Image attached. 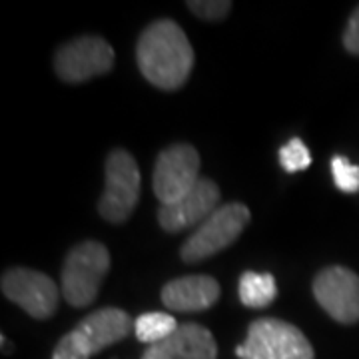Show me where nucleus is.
Instances as JSON below:
<instances>
[{"instance_id":"nucleus-1","label":"nucleus","mask_w":359,"mask_h":359,"mask_svg":"<svg viewBox=\"0 0 359 359\" xmlns=\"http://www.w3.org/2000/svg\"><path fill=\"white\" fill-rule=\"evenodd\" d=\"M140 72L156 88L184 86L194 68V48L174 20H156L142 32L136 46Z\"/></svg>"},{"instance_id":"nucleus-2","label":"nucleus","mask_w":359,"mask_h":359,"mask_svg":"<svg viewBox=\"0 0 359 359\" xmlns=\"http://www.w3.org/2000/svg\"><path fill=\"white\" fill-rule=\"evenodd\" d=\"M128 311L120 308H102L92 311L56 346L52 359H90L94 353L126 339L134 332Z\"/></svg>"},{"instance_id":"nucleus-3","label":"nucleus","mask_w":359,"mask_h":359,"mask_svg":"<svg viewBox=\"0 0 359 359\" xmlns=\"http://www.w3.org/2000/svg\"><path fill=\"white\" fill-rule=\"evenodd\" d=\"M240 359H313V347L295 325L276 318L256 320L244 344L236 347Z\"/></svg>"},{"instance_id":"nucleus-4","label":"nucleus","mask_w":359,"mask_h":359,"mask_svg":"<svg viewBox=\"0 0 359 359\" xmlns=\"http://www.w3.org/2000/svg\"><path fill=\"white\" fill-rule=\"evenodd\" d=\"M110 269V254L100 242H82L66 256L62 268V295L74 308L90 306Z\"/></svg>"},{"instance_id":"nucleus-5","label":"nucleus","mask_w":359,"mask_h":359,"mask_svg":"<svg viewBox=\"0 0 359 359\" xmlns=\"http://www.w3.org/2000/svg\"><path fill=\"white\" fill-rule=\"evenodd\" d=\"M250 208L240 202L219 205L186 240L180 250V256L188 264H196L218 254L240 238V233L250 224Z\"/></svg>"},{"instance_id":"nucleus-6","label":"nucleus","mask_w":359,"mask_h":359,"mask_svg":"<svg viewBox=\"0 0 359 359\" xmlns=\"http://www.w3.org/2000/svg\"><path fill=\"white\" fill-rule=\"evenodd\" d=\"M140 198V168L126 150H114L106 160V188L100 198V216L122 224L132 216Z\"/></svg>"},{"instance_id":"nucleus-7","label":"nucleus","mask_w":359,"mask_h":359,"mask_svg":"<svg viewBox=\"0 0 359 359\" xmlns=\"http://www.w3.org/2000/svg\"><path fill=\"white\" fill-rule=\"evenodd\" d=\"M200 156L190 144H174L160 152L154 168V194L160 204H176L200 182Z\"/></svg>"},{"instance_id":"nucleus-8","label":"nucleus","mask_w":359,"mask_h":359,"mask_svg":"<svg viewBox=\"0 0 359 359\" xmlns=\"http://www.w3.org/2000/svg\"><path fill=\"white\" fill-rule=\"evenodd\" d=\"M114 66V48L100 36H80L60 46L54 58L56 74L65 82H84L102 76Z\"/></svg>"},{"instance_id":"nucleus-9","label":"nucleus","mask_w":359,"mask_h":359,"mask_svg":"<svg viewBox=\"0 0 359 359\" xmlns=\"http://www.w3.org/2000/svg\"><path fill=\"white\" fill-rule=\"evenodd\" d=\"M2 294L36 320L52 318L60 302L54 280L26 268H13L2 276Z\"/></svg>"},{"instance_id":"nucleus-10","label":"nucleus","mask_w":359,"mask_h":359,"mask_svg":"<svg viewBox=\"0 0 359 359\" xmlns=\"http://www.w3.org/2000/svg\"><path fill=\"white\" fill-rule=\"evenodd\" d=\"M313 295L339 323L359 321V276L344 266L321 269L313 280Z\"/></svg>"},{"instance_id":"nucleus-11","label":"nucleus","mask_w":359,"mask_h":359,"mask_svg":"<svg viewBox=\"0 0 359 359\" xmlns=\"http://www.w3.org/2000/svg\"><path fill=\"white\" fill-rule=\"evenodd\" d=\"M219 188L210 178H202L192 192L186 194L176 204L160 205L158 222L168 233L200 226L219 208Z\"/></svg>"},{"instance_id":"nucleus-12","label":"nucleus","mask_w":359,"mask_h":359,"mask_svg":"<svg viewBox=\"0 0 359 359\" xmlns=\"http://www.w3.org/2000/svg\"><path fill=\"white\" fill-rule=\"evenodd\" d=\"M142 359H218V346L208 327L184 323L168 339L148 347Z\"/></svg>"},{"instance_id":"nucleus-13","label":"nucleus","mask_w":359,"mask_h":359,"mask_svg":"<svg viewBox=\"0 0 359 359\" xmlns=\"http://www.w3.org/2000/svg\"><path fill=\"white\" fill-rule=\"evenodd\" d=\"M219 299V283L210 276H186L168 282L162 290V302L172 311H204Z\"/></svg>"},{"instance_id":"nucleus-14","label":"nucleus","mask_w":359,"mask_h":359,"mask_svg":"<svg viewBox=\"0 0 359 359\" xmlns=\"http://www.w3.org/2000/svg\"><path fill=\"white\" fill-rule=\"evenodd\" d=\"M238 294L242 304L252 309L268 308L278 295V285L271 273H257V271H245L240 278Z\"/></svg>"},{"instance_id":"nucleus-15","label":"nucleus","mask_w":359,"mask_h":359,"mask_svg":"<svg viewBox=\"0 0 359 359\" xmlns=\"http://www.w3.org/2000/svg\"><path fill=\"white\" fill-rule=\"evenodd\" d=\"M178 321L170 313L162 311H152V313H144L134 323V334L140 339L142 344H150L156 346L160 341L168 339L170 335L178 330Z\"/></svg>"},{"instance_id":"nucleus-16","label":"nucleus","mask_w":359,"mask_h":359,"mask_svg":"<svg viewBox=\"0 0 359 359\" xmlns=\"http://www.w3.org/2000/svg\"><path fill=\"white\" fill-rule=\"evenodd\" d=\"M280 164L285 172L294 174L311 166V154L302 138H292L280 148Z\"/></svg>"},{"instance_id":"nucleus-17","label":"nucleus","mask_w":359,"mask_h":359,"mask_svg":"<svg viewBox=\"0 0 359 359\" xmlns=\"http://www.w3.org/2000/svg\"><path fill=\"white\" fill-rule=\"evenodd\" d=\"M332 174H334L335 186L341 192H359V166L351 164L346 156H334V160H332Z\"/></svg>"},{"instance_id":"nucleus-18","label":"nucleus","mask_w":359,"mask_h":359,"mask_svg":"<svg viewBox=\"0 0 359 359\" xmlns=\"http://www.w3.org/2000/svg\"><path fill=\"white\" fill-rule=\"evenodd\" d=\"M188 8L204 20H222L230 13L231 2L228 0H190Z\"/></svg>"},{"instance_id":"nucleus-19","label":"nucleus","mask_w":359,"mask_h":359,"mask_svg":"<svg viewBox=\"0 0 359 359\" xmlns=\"http://www.w3.org/2000/svg\"><path fill=\"white\" fill-rule=\"evenodd\" d=\"M344 44L351 54H359V6L353 11L349 22H347L346 34H344Z\"/></svg>"}]
</instances>
